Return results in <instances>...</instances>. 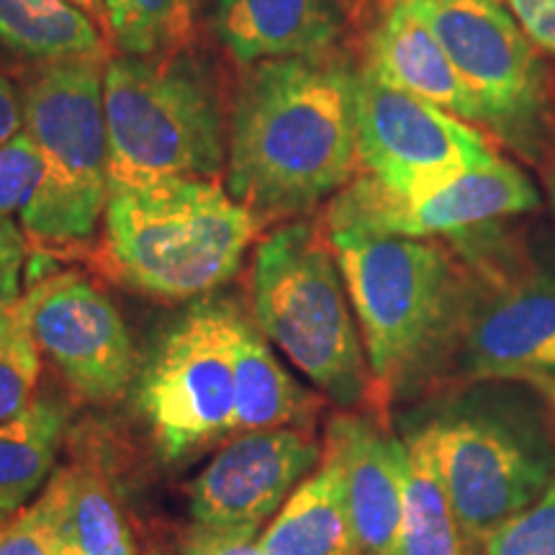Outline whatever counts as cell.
Segmentation results:
<instances>
[{
    "label": "cell",
    "mask_w": 555,
    "mask_h": 555,
    "mask_svg": "<svg viewBox=\"0 0 555 555\" xmlns=\"http://www.w3.org/2000/svg\"><path fill=\"white\" fill-rule=\"evenodd\" d=\"M347 24V0H219L214 29L242 65L332 54Z\"/></svg>",
    "instance_id": "cell-16"
},
{
    "label": "cell",
    "mask_w": 555,
    "mask_h": 555,
    "mask_svg": "<svg viewBox=\"0 0 555 555\" xmlns=\"http://www.w3.org/2000/svg\"><path fill=\"white\" fill-rule=\"evenodd\" d=\"M483 555H555V481L486 540Z\"/></svg>",
    "instance_id": "cell-27"
},
{
    "label": "cell",
    "mask_w": 555,
    "mask_h": 555,
    "mask_svg": "<svg viewBox=\"0 0 555 555\" xmlns=\"http://www.w3.org/2000/svg\"><path fill=\"white\" fill-rule=\"evenodd\" d=\"M466 260L474 266V296L461 343L457 373L470 384L555 378V268H517L491 255V227Z\"/></svg>",
    "instance_id": "cell-11"
},
{
    "label": "cell",
    "mask_w": 555,
    "mask_h": 555,
    "mask_svg": "<svg viewBox=\"0 0 555 555\" xmlns=\"http://www.w3.org/2000/svg\"><path fill=\"white\" fill-rule=\"evenodd\" d=\"M24 127H26L24 101L16 95L11 80L0 73V147L9 144L16 134H21Z\"/></svg>",
    "instance_id": "cell-32"
},
{
    "label": "cell",
    "mask_w": 555,
    "mask_h": 555,
    "mask_svg": "<svg viewBox=\"0 0 555 555\" xmlns=\"http://www.w3.org/2000/svg\"><path fill=\"white\" fill-rule=\"evenodd\" d=\"M180 555H268L253 532H224L193 525L180 540Z\"/></svg>",
    "instance_id": "cell-30"
},
{
    "label": "cell",
    "mask_w": 555,
    "mask_h": 555,
    "mask_svg": "<svg viewBox=\"0 0 555 555\" xmlns=\"http://www.w3.org/2000/svg\"><path fill=\"white\" fill-rule=\"evenodd\" d=\"M540 191L515 163L496 157L422 198H393L373 178H358L337 193L327 211V232L365 237L461 240L499 221L535 211Z\"/></svg>",
    "instance_id": "cell-12"
},
{
    "label": "cell",
    "mask_w": 555,
    "mask_h": 555,
    "mask_svg": "<svg viewBox=\"0 0 555 555\" xmlns=\"http://www.w3.org/2000/svg\"><path fill=\"white\" fill-rule=\"evenodd\" d=\"M470 551L555 481V448L530 409L476 397L420 427Z\"/></svg>",
    "instance_id": "cell-7"
},
{
    "label": "cell",
    "mask_w": 555,
    "mask_h": 555,
    "mask_svg": "<svg viewBox=\"0 0 555 555\" xmlns=\"http://www.w3.org/2000/svg\"><path fill=\"white\" fill-rule=\"evenodd\" d=\"M242 314L206 301L172 324L134 380L137 409L172 461L234 433V337Z\"/></svg>",
    "instance_id": "cell-8"
},
{
    "label": "cell",
    "mask_w": 555,
    "mask_h": 555,
    "mask_svg": "<svg viewBox=\"0 0 555 555\" xmlns=\"http://www.w3.org/2000/svg\"><path fill=\"white\" fill-rule=\"evenodd\" d=\"M327 234L384 406L455 358L474 273L437 240Z\"/></svg>",
    "instance_id": "cell-2"
},
{
    "label": "cell",
    "mask_w": 555,
    "mask_h": 555,
    "mask_svg": "<svg viewBox=\"0 0 555 555\" xmlns=\"http://www.w3.org/2000/svg\"><path fill=\"white\" fill-rule=\"evenodd\" d=\"M67 468L57 470L41 494L0 525V555H60L67 543Z\"/></svg>",
    "instance_id": "cell-25"
},
{
    "label": "cell",
    "mask_w": 555,
    "mask_h": 555,
    "mask_svg": "<svg viewBox=\"0 0 555 555\" xmlns=\"http://www.w3.org/2000/svg\"><path fill=\"white\" fill-rule=\"evenodd\" d=\"M41 178V157L29 131L0 147V219H13L29 204Z\"/></svg>",
    "instance_id": "cell-28"
},
{
    "label": "cell",
    "mask_w": 555,
    "mask_h": 555,
    "mask_svg": "<svg viewBox=\"0 0 555 555\" xmlns=\"http://www.w3.org/2000/svg\"><path fill=\"white\" fill-rule=\"evenodd\" d=\"M365 69L457 119L481 124L478 103L412 0L386 3L384 16L367 37Z\"/></svg>",
    "instance_id": "cell-17"
},
{
    "label": "cell",
    "mask_w": 555,
    "mask_h": 555,
    "mask_svg": "<svg viewBox=\"0 0 555 555\" xmlns=\"http://www.w3.org/2000/svg\"><path fill=\"white\" fill-rule=\"evenodd\" d=\"M3 522H5V517H3V515H0V525H3Z\"/></svg>",
    "instance_id": "cell-36"
},
{
    "label": "cell",
    "mask_w": 555,
    "mask_h": 555,
    "mask_svg": "<svg viewBox=\"0 0 555 555\" xmlns=\"http://www.w3.org/2000/svg\"><path fill=\"white\" fill-rule=\"evenodd\" d=\"M360 165L356 69L322 57L266 60L242 80L229 124L227 191L260 221L309 211Z\"/></svg>",
    "instance_id": "cell-1"
},
{
    "label": "cell",
    "mask_w": 555,
    "mask_h": 555,
    "mask_svg": "<svg viewBox=\"0 0 555 555\" xmlns=\"http://www.w3.org/2000/svg\"><path fill=\"white\" fill-rule=\"evenodd\" d=\"M319 399L278 363L268 337L242 317L234 337V433L309 429Z\"/></svg>",
    "instance_id": "cell-18"
},
{
    "label": "cell",
    "mask_w": 555,
    "mask_h": 555,
    "mask_svg": "<svg viewBox=\"0 0 555 555\" xmlns=\"http://www.w3.org/2000/svg\"><path fill=\"white\" fill-rule=\"evenodd\" d=\"M41 352L31 335L26 296L0 322V422L11 420L34 401Z\"/></svg>",
    "instance_id": "cell-26"
},
{
    "label": "cell",
    "mask_w": 555,
    "mask_h": 555,
    "mask_svg": "<svg viewBox=\"0 0 555 555\" xmlns=\"http://www.w3.org/2000/svg\"><path fill=\"white\" fill-rule=\"evenodd\" d=\"M26 234L13 219H0V322L24 298Z\"/></svg>",
    "instance_id": "cell-29"
},
{
    "label": "cell",
    "mask_w": 555,
    "mask_h": 555,
    "mask_svg": "<svg viewBox=\"0 0 555 555\" xmlns=\"http://www.w3.org/2000/svg\"><path fill=\"white\" fill-rule=\"evenodd\" d=\"M67 540L82 555H134L129 527L116 502L106 474L95 463L67 468Z\"/></svg>",
    "instance_id": "cell-23"
},
{
    "label": "cell",
    "mask_w": 555,
    "mask_h": 555,
    "mask_svg": "<svg viewBox=\"0 0 555 555\" xmlns=\"http://www.w3.org/2000/svg\"><path fill=\"white\" fill-rule=\"evenodd\" d=\"M80 11H86L88 16H103V0H73Z\"/></svg>",
    "instance_id": "cell-34"
},
{
    "label": "cell",
    "mask_w": 555,
    "mask_h": 555,
    "mask_svg": "<svg viewBox=\"0 0 555 555\" xmlns=\"http://www.w3.org/2000/svg\"><path fill=\"white\" fill-rule=\"evenodd\" d=\"M111 189L163 178L219 176L224 119L198 69L176 60L121 57L103 69Z\"/></svg>",
    "instance_id": "cell-6"
},
{
    "label": "cell",
    "mask_w": 555,
    "mask_h": 555,
    "mask_svg": "<svg viewBox=\"0 0 555 555\" xmlns=\"http://www.w3.org/2000/svg\"><path fill=\"white\" fill-rule=\"evenodd\" d=\"M358 157L393 198H422L499 157L481 131L435 103L356 69Z\"/></svg>",
    "instance_id": "cell-10"
},
{
    "label": "cell",
    "mask_w": 555,
    "mask_h": 555,
    "mask_svg": "<svg viewBox=\"0 0 555 555\" xmlns=\"http://www.w3.org/2000/svg\"><path fill=\"white\" fill-rule=\"evenodd\" d=\"M386 3H391V0H386Z\"/></svg>",
    "instance_id": "cell-37"
},
{
    "label": "cell",
    "mask_w": 555,
    "mask_h": 555,
    "mask_svg": "<svg viewBox=\"0 0 555 555\" xmlns=\"http://www.w3.org/2000/svg\"><path fill=\"white\" fill-rule=\"evenodd\" d=\"M404 515L399 555H474L437 470L433 448L416 429L404 440Z\"/></svg>",
    "instance_id": "cell-22"
},
{
    "label": "cell",
    "mask_w": 555,
    "mask_h": 555,
    "mask_svg": "<svg viewBox=\"0 0 555 555\" xmlns=\"http://www.w3.org/2000/svg\"><path fill=\"white\" fill-rule=\"evenodd\" d=\"M322 461L309 429L237 435L189 486L193 522L208 530L253 532L275 515Z\"/></svg>",
    "instance_id": "cell-14"
},
{
    "label": "cell",
    "mask_w": 555,
    "mask_h": 555,
    "mask_svg": "<svg viewBox=\"0 0 555 555\" xmlns=\"http://www.w3.org/2000/svg\"><path fill=\"white\" fill-rule=\"evenodd\" d=\"M103 255L127 286L185 301L234 278L262 221L208 178L111 189Z\"/></svg>",
    "instance_id": "cell-3"
},
{
    "label": "cell",
    "mask_w": 555,
    "mask_h": 555,
    "mask_svg": "<svg viewBox=\"0 0 555 555\" xmlns=\"http://www.w3.org/2000/svg\"><path fill=\"white\" fill-rule=\"evenodd\" d=\"M481 111V124L535 155L551 90L540 52L502 0H412Z\"/></svg>",
    "instance_id": "cell-9"
},
{
    "label": "cell",
    "mask_w": 555,
    "mask_h": 555,
    "mask_svg": "<svg viewBox=\"0 0 555 555\" xmlns=\"http://www.w3.org/2000/svg\"><path fill=\"white\" fill-rule=\"evenodd\" d=\"M111 37L127 57H155L191 37V0H103Z\"/></svg>",
    "instance_id": "cell-24"
},
{
    "label": "cell",
    "mask_w": 555,
    "mask_h": 555,
    "mask_svg": "<svg viewBox=\"0 0 555 555\" xmlns=\"http://www.w3.org/2000/svg\"><path fill=\"white\" fill-rule=\"evenodd\" d=\"M31 335L88 404H114L137 380V352L114 301L78 270H52L26 288Z\"/></svg>",
    "instance_id": "cell-13"
},
{
    "label": "cell",
    "mask_w": 555,
    "mask_h": 555,
    "mask_svg": "<svg viewBox=\"0 0 555 555\" xmlns=\"http://www.w3.org/2000/svg\"><path fill=\"white\" fill-rule=\"evenodd\" d=\"M538 52L555 57V0H502Z\"/></svg>",
    "instance_id": "cell-31"
},
{
    "label": "cell",
    "mask_w": 555,
    "mask_h": 555,
    "mask_svg": "<svg viewBox=\"0 0 555 555\" xmlns=\"http://www.w3.org/2000/svg\"><path fill=\"white\" fill-rule=\"evenodd\" d=\"M258 543L268 555H363L330 463L296 486Z\"/></svg>",
    "instance_id": "cell-19"
},
{
    "label": "cell",
    "mask_w": 555,
    "mask_h": 555,
    "mask_svg": "<svg viewBox=\"0 0 555 555\" xmlns=\"http://www.w3.org/2000/svg\"><path fill=\"white\" fill-rule=\"evenodd\" d=\"M65 433L67 409L52 397L0 422V515H16L50 483Z\"/></svg>",
    "instance_id": "cell-20"
},
{
    "label": "cell",
    "mask_w": 555,
    "mask_h": 555,
    "mask_svg": "<svg viewBox=\"0 0 555 555\" xmlns=\"http://www.w3.org/2000/svg\"><path fill=\"white\" fill-rule=\"evenodd\" d=\"M60 555H82V553H80V547H78V545L69 543V540H67V543H65V547H62V553H60Z\"/></svg>",
    "instance_id": "cell-35"
},
{
    "label": "cell",
    "mask_w": 555,
    "mask_h": 555,
    "mask_svg": "<svg viewBox=\"0 0 555 555\" xmlns=\"http://www.w3.org/2000/svg\"><path fill=\"white\" fill-rule=\"evenodd\" d=\"M545 191H547V201H551V208L555 211V155L551 163H547V170H545Z\"/></svg>",
    "instance_id": "cell-33"
},
{
    "label": "cell",
    "mask_w": 555,
    "mask_h": 555,
    "mask_svg": "<svg viewBox=\"0 0 555 555\" xmlns=\"http://www.w3.org/2000/svg\"><path fill=\"white\" fill-rule=\"evenodd\" d=\"M322 461L339 486L363 555H399L406 446L360 414L332 416Z\"/></svg>",
    "instance_id": "cell-15"
},
{
    "label": "cell",
    "mask_w": 555,
    "mask_h": 555,
    "mask_svg": "<svg viewBox=\"0 0 555 555\" xmlns=\"http://www.w3.org/2000/svg\"><path fill=\"white\" fill-rule=\"evenodd\" d=\"M253 311L262 335L339 409L376 399L363 337L324 229L288 224L260 242Z\"/></svg>",
    "instance_id": "cell-4"
},
{
    "label": "cell",
    "mask_w": 555,
    "mask_h": 555,
    "mask_svg": "<svg viewBox=\"0 0 555 555\" xmlns=\"http://www.w3.org/2000/svg\"><path fill=\"white\" fill-rule=\"evenodd\" d=\"M0 44L44 65L106 57L90 16L73 0H0Z\"/></svg>",
    "instance_id": "cell-21"
},
{
    "label": "cell",
    "mask_w": 555,
    "mask_h": 555,
    "mask_svg": "<svg viewBox=\"0 0 555 555\" xmlns=\"http://www.w3.org/2000/svg\"><path fill=\"white\" fill-rule=\"evenodd\" d=\"M24 116L41 157L37 191L18 214L26 240L44 247L88 242L111 196L101 62L47 65L26 90Z\"/></svg>",
    "instance_id": "cell-5"
}]
</instances>
